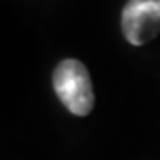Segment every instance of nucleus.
<instances>
[{"label":"nucleus","mask_w":160,"mask_h":160,"mask_svg":"<svg viewBox=\"0 0 160 160\" xmlns=\"http://www.w3.org/2000/svg\"><path fill=\"white\" fill-rule=\"evenodd\" d=\"M121 29L135 46L151 41L160 32V0H128L121 14Z\"/></svg>","instance_id":"obj_2"},{"label":"nucleus","mask_w":160,"mask_h":160,"mask_svg":"<svg viewBox=\"0 0 160 160\" xmlns=\"http://www.w3.org/2000/svg\"><path fill=\"white\" fill-rule=\"evenodd\" d=\"M53 89L62 105L75 116H87L94 107L89 71L80 61L66 59L53 71Z\"/></svg>","instance_id":"obj_1"}]
</instances>
